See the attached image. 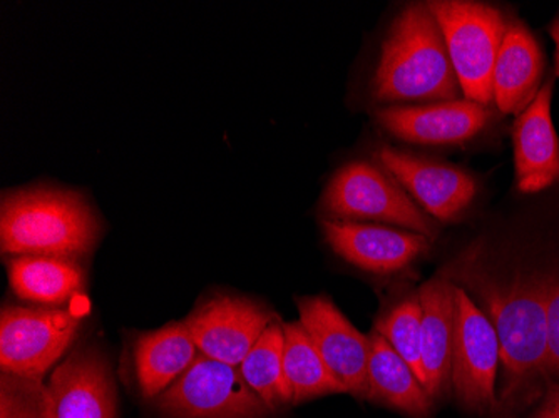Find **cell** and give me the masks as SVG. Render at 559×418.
<instances>
[{
    "label": "cell",
    "mask_w": 559,
    "mask_h": 418,
    "mask_svg": "<svg viewBox=\"0 0 559 418\" xmlns=\"http://www.w3.org/2000/svg\"><path fill=\"white\" fill-rule=\"evenodd\" d=\"M454 275L480 298L498 335L502 407L510 410L531 404L549 382L546 276L518 272L511 278H498L476 256L461 260Z\"/></svg>",
    "instance_id": "1"
},
{
    "label": "cell",
    "mask_w": 559,
    "mask_h": 418,
    "mask_svg": "<svg viewBox=\"0 0 559 418\" xmlns=\"http://www.w3.org/2000/svg\"><path fill=\"white\" fill-rule=\"evenodd\" d=\"M460 81L429 5L413 4L395 19L373 77L379 103L460 100Z\"/></svg>",
    "instance_id": "2"
},
{
    "label": "cell",
    "mask_w": 559,
    "mask_h": 418,
    "mask_svg": "<svg viewBox=\"0 0 559 418\" xmlns=\"http://www.w3.org/2000/svg\"><path fill=\"white\" fill-rule=\"evenodd\" d=\"M100 226L90 204L72 191L5 194L0 207V250L11 256L78 260L96 247Z\"/></svg>",
    "instance_id": "3"
},
{
    "label": "cell",
    "mask_w": 559,
    "mask_h": 418,
    "mask_svg": "<svg viewBox=\"0 0 559 418\" xmlns=\"http://www.w3.org/2000/svg\"><path fill=\"white\" fill-rule=\"evenodd\" d=\"M427 5L441 27L463 96L488 108L495 103L492 74L508 25L504 15L471 0H432Z\"/></svg>",
    "instance_id": "4"
},
{
    "label": "cell",
    "mask_w": 559,
    "mask_h": 418,
    "mask_svg": "<svg viewBox=\"0 0 559 418\" xmlns=\"http://www.w3.org/2000/svg\"><path fill=\"white\" fill-rule=\"evenodd\" d=\"M322 210L341 222L372 219L436 237V226L409 193L388 171L369 163H352L342 168L323 194Z\"/></svg>",
    "instance_id": "5"
},
{
    "label": "cell",
    "mask_w": 559,
    "mask_h": 418,
    "mask_svg": "<svg viewBox=\"0 0 559 418\" xmlns=\"http://www.w3.org/2000/svg\"><path fill=\"white\" fill-rule=\"evenodd\" d=\"M169 418H269V405L235 365L200 354L190 369L158 397Z\"/></svg>",
    "instance_id": "6"
},
{
    "label": "cell",
    "mask_w": 559,
    "mask_h": 418,
    "mask_svg": "<svg viewBox=\"0 0 559 418\" xmlns=\"http://www.w3.org/2000/svg\"><path fill=\"white\" fill-rule=\"evenodd\" d=\"M80 330L71 311L50 308L5 307L0 315L2 373L43 382Z\"/></svg>",
    "instance_id": "7"
},
{
    "label": "cell",
    "mask_w": 559,
    "mask_h": 418,
    "mask_svg": "<svg viewBox=\"0 0 559 418\" xmlns=\"http://www.w3.org/2000/svg\"><path fill=\"white\" fill-rule=\"evenodd\" d=\"M501 350L495 326L464 288L455 286V333L451 380L467 410L486 414L496 405V375Z\"/></svg>",
    "instance_id": "8"
},
{
    "label": "cell",
    "mask_w": 559,
    "mask_h": 418,
    "mask_svg": "<svg viewBox=\"0 0 559 418\" xmlns=\"http://www.w3.org/2000/svg\"><path fill=\"white\" fill-rule=\"evenodd\" d=\"M297 307L298 322L312 339L330 373L347 394L369 398V336L355 329L330 298H300Z\"/></svg>",
    "instance_id": "9"
},
{
    "label": "cell",
    "mask_w": 559,
    "mask_h": 418,
    "mask_svg": "<svg viewBox=\"0 0 559 418\" xmlns=\"http://www.w3.org/2000/svg\"><path fill=\"white\" fill-rule=\"evenodd\" d=\"M273 322L272 313L262 304L218 295L198 304L183 323L200 354L240 367Z\"/></svg>",
    "instance_id": "10"
},
{
    "label": "cell",
    "mask_w": 559,
    "mask_h": 418,
    "mask_svg": "<svg viewBox=\"0 0 559 418\" xmlns=\"http://www.w3.org/2000/svg\"><path fill=\"white\" fill-rule=\"evenodd\" d=\"M46 418H118V390L96 347L72 351L47 383Z\"/></svg>",
    "instance_id": "11"
},
{
    "label": "cell",
    "mask_w": 559,
    "mask_h": 418,
    "mask_svg": "<svg viewBox=\"0 0 559 418\" xmlns=\"http://www.w3.org/2000/svg\"><path fill=\"white\" fill-rule=\"evenodd\" d=\"M380 165L420 206L441 222L460 216L476 196L477 184L463 169L380 147Z\"/></svg>",
    "instance_id": "12"
},
{
    "label": "cell",
    "mask_w": 559,
    "mask_h": 418,
    "mask_svg": "<svg viewBox=\"0 0 559 418\" xmlns=\"http://www.w3.org/2000/svg\"><path fill=\"white\" fill-rule=\"evenodd\" d=\"M322 229L338 256L377 275L401 272L430 247V238L419 232L397 231L385 226L323 219Z\"/></svg>",
    "instance_id": "13"
},
{
    "label": "cell",
    "mask_w": 559,
    "mask_h": 418,
    "mask_svg": "<svg viewBox=\"0 0 559 418\" xmlns=\"http://www.w3.org/2000/svg\"><path fill=\"white\" fill-rule=\"evenodd\" d=\"M377 121L399 140L414 144H463L479 134L491 111L473 100H448L427 106H395L377 111Z\"/></svg>",
    "instance_id": "14"
},
{
    "label": "cell",
    "mask_w": 559,
    "mask_h": 418,
    "mask_svg": "<svg viewBox=\"0 0 559 418\" xmlns=\"http://www.w3.org/2000/svg\"><path fill=\"white\" fill-rule=\"evenodd\" d=\"M552 81L514 121V169L521 193L535 194L559 181V140L551 119Z\"/></svg>",
    "instance_id": "15"
},
{
    "label": "cell",
    "mask_w": 559,
    "mask_h": 418,
    "mask_svg": "<svg viewBox=\"0 0 559 418\" xmlns=\"http://www.w3.org/2000/svg\"><path fill=\"white\" fill-rule=\"evenodd\" d=\"M545 58L533 34L521 22H508L492 74L495 104L502 115L526 111L542 89Z\"/></svg>",
    "instance_id": "16"
},
{
    "label": "cell",
    "mask_w": 559,
    "mask_h": 418,
    "mask_svg": "<svg viewBox=\"0 0 559 418\" xmlns=\"http://www.w3.org/2000/svg\"><path fill=\"white\" fill-rule=\"evenodd\" d=\"M419 298L423 304L424 389L435 401L444 394L451 379L455 285L445 276H435L420 288Z\"/></svg>",
    "instance_id": "17"
},
{
    "label": "cell",
    "mask_w": 559,
    "mask_h": 418,
    "mask_svg": "<svg viewBox=\"0 0 559 418\" xmlns=\"http://www.w3.org/2000/svg\"><path fill=\"white\" fill-rule=\"evenodd\" d=\"M198 355L200 350L185 323H169L141 335L134 348V361L144 397H159L190 369Z\"/></svg>",
    "instance_id": "18"
},
{
    "label": "cell",
    "mask_w": 559,
    "mask_h": 418,
    "mask_svg": "<svg viewBox=\"0 0 559 418\" xmlns=\"http://www.w3.org/2000/svg\"><path fill=\"white\" fill-rule=\"evenodd\" d=\"M370 338L369 398L411 418H429L432 398L388 339L373 332Z\"/></svg>",
    "instance_id": "19"
},
{
    "label": "cell",
    "mask_w": 559,
    "mask_h": 418,
    "mask_svg": "<svg viewBox=\"0 0 559 418\" xmlns=\"http://www.w3.org/2000/svg\"><path fill=\"white\" fill-rule=\"evenodd\" d=\"M12 291L22 300L62 304L84 286V272L74 260L15 256L8 263Z\"/></svg>",
    "instance_id": "20"
},
{
    "label": "cell",
    "mask_w": 559,
    "mask_h": 418,
    "mask_svg": "<svg viewBox=\"0 0 559 418\" xmlns=\"http://www.w3.org/2000/svg\"><path fill=\"white\" fill-rule=\"evenodd\" d=\"M284 367L292 404H301L323 395L347 394L326 369L325 361L300 322L284 323Z\"/></svg>",
    "instance_id": "21"
},
{
    "label": "cell",
    "mask_w": 559,
    "mask_h": 418,
    "mask_svg": "<svg viewBox=\"0 0 559 418\" xmlns=\"http://www.w3.org/2000/svg\"><path fill=\"white\" fill-rule=\"evenodd\" d=\"M284 323L273 322L241 361L245 382L269 405L270 410L292 404L284 367Z\"/></svg>",
    "instance_id": "22"
},
{
    "label": "cell",
    "mask_w": 559,
    "mask_h": 418,
    "mask_svg": "<svg viewBox=\"0 0 559 418\" xmlns=\"http://www.w3.org/2000/svg\"><path fill=\"white\" fill-rule=\"evenodd\" d=\"M376 332L388 339L424 386L423 304L419 294L405 298L402 303L392 308L391 313L377 323Z\"/></svg>",
    "instance_id": "23"
},
{
    "label": "cell",
    "mask_w": 559,
    "mask_h": 418,
    "mask_svg": "<svg viewBox=\"0 0 559 418\" xmlns=\"http://www.w3.org/2000/svg\"><path fill=\"white\" fill-rule=\"evenodd\" d=\"M47 386L36 380L2 373L0 418H46Z\"/></svg>",
    "instance_id": "24"
},
{
    "label": "cell",
    "mask_w": 559,
    "mask_h": 418,
    "mask_svg": "<svg viewBox=\"0 0 559 418\" xmlns=\"http://www.w3.org/2000/svg\"><path fill=\"white\" fill-rule=\"evenodd\" d=\"M546 320H548V379H559V273L546 276Z\"/></svg>",
    "instance_id": "25"
},
{
    "label": "cell",
    "mask_w": 559,
    "mask_h": 418,
    "mask_svg": "<svg viewBox=\"0 0 559 418\" xmlns=\"http://www.w3.org/2000/svg\"><path fill=\"white\" fill-rule=\"evenodd\" d=\"M533 418H559V382L546 383L545 398Z\"/></svg>",
    "instance_id": "26"
},
{
    "label": "cell",
    "mask_w": 559,
    "mask_h": 418,
    "mask_svg": "<svg viewBox=\"0 0 559 418\" xmlns=\"http://www.w3.org/2000/svg\"><path fill=\"white\" fill-rule=\"evenodd\" d=\"M549 34H551L552 40H555L556 46V68H558L559 74V15L555 22H552L551 27H549Z\"/></svg>",
    "instance_id": "27"
}]
</instances>
